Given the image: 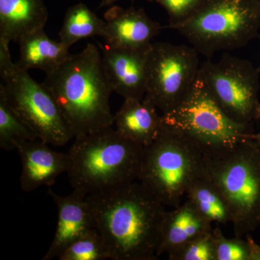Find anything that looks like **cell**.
<instances>
[{"label": "cell", "instance_id": "obj_19", "mask_svg": "<svg viewBox=\"0 0 260 260\" xmlns=\"http://www.w3.org/2000/svg\"><path fill=\"white\" fill-rule=\"evenodd\" d=\"M186 195L199 213L210 223H232V215L223 195L203 173L191 182Z\"/></svg>", "mask_w": 260, "mask_h": 260}, {"label": "cell", "instance_id": "obj_4", "mask_svg": "<svg viewBox=\"0 0 260 260\" xmlns=\"http://www.w3.org/2000/svg\"><path fill=\"white\" fill-rule=\"evenodd\" d=\"M203 174L223 195L236 237L260 224V152L251 140L205 155Z\"/></svg>", "mask_w": 260, "mask_h": 260}, {"label": "cell", "instance_id": "obj_14", "mask_svg": "<svg viewBox=\"0 0 260 260\" xmlns=\"http://www.w3.org/2000/svg\"><path fill=\"white\" fill-rule=\"evenodd\" d=\"M104 38L114 47L139 49L150 47L152 40L164 28L143 9L114 8L105 15Z\"/></svg>", "mask_w": 260, "mask_h": 260}, {"label": "cell", "instance_id": "obj_10", "mask_svg": "<svg viewBox=\"0 0 260 260\" xmlns=\"http://www.w3.org/2000/svg\"><path fill=\"white\" fill-rule=\"evenodd\" d=\"M199 53L192 47L153 43L146 68L144 100L161 114L177 107L190 91L200 70Z\"/></svg>", "mask_w": 260, "mask_h": 260}, {"label": "cell", "instance_id": "obj_15", "mask_svg": "<svg viewBox=\"0 0 260 260\" xmlns=\"http://www.w3.org/2000/svg\"><path fill=\"white\" fill-rule=\"evenodd\" d=\"M158 111L144 99H124L114 115V125L124 138L146 148L153 143L161 128V115Z\"/></svg>", "mask_w": 260, "mask_h": 260}, {"label": "cell", "instance_id": "obj_3", "mask_svg": "<svg viewBox=\"0 0 260 260\" xmlns=\"http://www.w3.org/2000/svg\"><path fill=\"white\" fill-rule=\"evenodd\" d=\"M143 153L112 126L75 137L68 153L70 184L89 195L138 181Z\"/></svg>", "mask_w": 260, "mask_h": 260}, {"label": "cell", "instance_id": "obj_11", "mask_svg": "<svg viewBox=\"0 0 260 260\" xmlns=\"http://www.w3.org/2000/svg\"><path fill=\"white\" fill-rule=\"evenodd\" d=\"M151 46L133 49L99 44L102 53L103 66L113 92L124 99H144L147 61Z\"/></svg>", "mask_w": 260, "mask_h": 260}, {"label": "cell", "instance_id": "obj_18", "mask_svg": "<svg viewBox=\"0 0 260 260\" xmlns=\"http://www.w3.org/2000/svg\"><path fill=\"white\" fill-rule=\"evenodd\" d=\"M19 68L24 70L39 69L46 75L58 69L69 57V48L48 37L44 28L27 34L19 41Z\"/></svg>", "mask_w": 260, "mask_h": 260}, {"label": "cell", "instance_id": "obj_8", "mask_svg": "<svg viewBox=\"0 0 260 260\" xmlns=\"http://www.w3.org/2000/svg\"><path fill=\"white\" fill-rule=\"evenodd\" d=\"M162 121L194 140L211 153L232 148L251 140V124L231 120L210 94L201 73L185 99L170 112L161 114Z\"/></svg>", "mask_w": 260, "mask_h": 260}, {"label": "cell", "instance_id": "obj_26", "mask_svg": "<svg viewBox=\"0 0 260 260\" xmlns=\"http://www.w3.org/2000/svg\"><path fill=\"white\" fill-rule=\"evenodd\" d=\"M246 241L249 246V260H260V246L249 236L246 237Z\"/></svg>", "mask_w": 260, "mask_h": 260}, {"label": "cell", "instance_id": "obj_20", "mask_svg": "<svg viewBox=\"0 0 260 260\" xmlns=\"http://www.w3.org/2000/svg\"><path fill=\"white\" fill-rule=\"evenodd\" d=\"M105 21L94 14L85 5H78L67 12L59 32V41L70 48L81 39L104 35Z\"/></svg>", "mask_w": 260, "mask_h": 260}, {"label": "cell", "instance_id": "obj_16", "mask_svg": "<svg viewBox=\"0 0 260 260\" xmlns=\"http://www.w3.org/2000/svg\"><path fill=\"white\" fill-rule=\"evenodd\" d=\"M48 20L44 0H0V41L18 43L44 28Z\"/></svg>", "mask_w": 260, "mask_h": 260}, {"label": "cell", "instance_id": "obj_22", "mask_svg": "<svg viewBox=\"0 0 260 260\" xmlns=\"http://www.w3.org/2000/svg\"><path fill=\"white\" fill-rule=\"evenodd\" d=\"M59 260H104L110 259L105 243L96 228L75 240L58 258Z\"/></svg>", "mask_w": 260, "mask_h": 260}, {"label": "cell", "instance_id": "obj_6", "mask_svg": "<svg viewBox=\"0 0 260 260\" xmlns=\"http://www.w3.org/2000/svg\"><path fill=\"white\" fill-rule=\"evenodd\" d=\"M257 0H206L184 23L174 27L199 54L210 57L220 51L245 47L258 37Z\"/></svg>", "mask_w": 260, "mask_h": 260}, {"label": "cell", "instance_id": "obj_29", "mask_svg": "<svg viewBox=\"0 0 260 260\" xmlns=\"http://www.w3.org/2000/svg\"><path fill=\"white\" fill-rule=\"evenodd\" d=\"M257 1H259V3H260V0H257Z\"/></svg>", "mask_w": 260, "mask_h": 260}, {"label": "cell", "instance_id": "obj_9", "mask_svg": "<svg viewBox=\"0 0 260 260\" xmlns=\"http://www.w3.org/2000/svg\"><path fill=\"white\" fill-rule=\"evenodd\" d=\"M259 70L250 61L228 54L216 62L207 60L200 66L219 107L231 120L246 125L260 119Z\"/></svg>", "mask_w": 260, "mask_h": 260}, {"label": "cell", "instance_id": "obj_2", "mask_svg": "<svg viewBox=\"0 0 260 260\" xmlns=\"http://www.w3.org/2000/svg\"><path fill=\"white\" fill-rule=\"evenodd\" d=\"M55 99L75 137L113 126L109 99L113 92L99 47L88 43L81 52L70 54L44 83Z\"/></svg>", "mask_w": 260, "mask_h": 260}, {"label": "cell", "instance_id": "obj_13", "mask_svg": "<svg viewBox=\"0 0 260 260\" xmlns=\"http://www.w3.org/2000/svg\"><path fill=\"white\" fill-rule=\"evenodd\" d=\"M49 145L40 140H34L22 143L17 149L22 164L20 188L25 192L42 186H52L56 178L68 172V153L55 151Z\"/></svg>", "mask_w": 260, "mask_h": 260}, {"label": "cell", "instance_id": "obj_12", "mask_svg": "<svg viewBox=\"0 0 260 260\" xmlns=\"http://www.w3.org/2000/svg\"><path fill=\"white\" fill-rule=\"evenodd\" d=\"M49 194L57 208L58 220L54 239L43 260L59 258L72 243L95 228L86 193L73 189L68 196H60L49 189Z\"/></svg>", "mask_w": 260, "mask_h": 260}, {"label": "cell", "instance_id": "obj_5", "mask_svg": "<svg viewBox=\"0 0 260 260\" xmlns=\"http://www.w3.org/2000/svg\"><path fill=\"white\" fill-rule=\"evenodd\" d=\"M205 155L194 140L162 121L157 138L144 148L138 181L164 206L177 208L203 174Z\"/></svg>", "mask_w": 260, "mask_h": 260}, {"label": "cell", "instance_id": "obj_28", "mask_svg": "<svg viewBox=\"0 0 260 260\" xmlns=\"http://www.w3.org/2000/svg\"><path fill=\"white\" fill-rule=\"evenodd\" d=\"M117 0H103L102 2V4H101V6H107V5H109L112 4V3H115ZM150 1V0H149Z\"/></svg>", "mask_w": 260, "mask_h": 260}, {"label": "cell", "instance_id": "obj_7", "mask_svg": "<svg viewBox=\"0 0 260 260\" xmlns=\"http://www.w3.org/2000/svg\"><path fill=\"white\" fill-rule=\"evenodd\" d=\"M0 78V93L35 133L38 140L63 146L75 138L51 92L13 62L9 44L1 41Z\"/></svg>", "mask_w": 260, "mask_h": 260}, {"label": "cell", "instance_id": "obj_21", "mask_svg": "<svg viewBox=\"0 0 260 260\" xmlns=\"http://www.w3.org/2000/svg\"><path fill=\"white\" fill-rule=\"evenodd\" d=\"M38 139L37 135L12 109L3 93H0V148L17 150L25 142Z\"/></svg>", "mask_w": 260, "mask_h": 260}, {"label": "cell", "instance_id": "obj_1", "mask_svg": "<svg viewBox=\"0 0 260 260\" xmlns=\"http://www.w3.org/2000/svg\"><path fill=\"white\" fill-rule=\"evenodd\" d=\"M87 200L110 259L155 260L160 256L167 210L140 181L89 194Z\"/></svg>", "mask_w": 260, "mask_h": 260}, {"label": "cell", "instance_id": "obj_24", "mask_svg": "<svg viewBox=\"0 0 260 260\" xmlns=\"http://www.w3.org/2000/svg\"><path fill=\"white\" fill-rule=\"evenodd\" d=\"M213 237L216 260H249L247 241L242 237L229 239L218 227L213 230Z\"/></svg>", "mask_w": 260, "mask_h": 260}, {"label": "cell", "instance_id": "obj_23", "mask_svg": "<svg viewBox=\"0 0 260 260\" xmlns=\"http://www.w3.org/2000/svg\"><path fill=\"white\" fill-rule=\"evenodd\" d=\"M170 260H216L213 231L200 236L169 254Z\"/></svg>", "mask_w": 260, "mask_h": 260}, {"label": "cell", "instance_id": "obj_25", "mask_svg": "<svg viewBox=\"0 0 260 260\" xmlns=\"http://www.w3.org/2000/svg\"><path fill=\"white\" fill-rule=\"evenodd\" d=\"M162 5L169 17L167 28L172 29L184 23L198 11L206 0H154Z\"/></svg>", "mask_w": 260, "mask_h": 260}, {"label": "cell", "instance_id": "obj_17", "mask_svg": "<svg viewBox=\"0 0 260 260\" xmlns=\"http://www.w3.org/2000/svg\"><path fill=\"white\" fill-rule=\"evenodd\" d=\"M211 224L188 199L174 210L166 211L160 256L165 253L169 255L186 243L211 232Z\"/></svg>", "mask_w": 260, "mask_h": 260}, {"label": "cell", "instance_id": "obj_27", "mask_svg": "<svg viewBox=\"0 0 260 260\" xmlns=\"http://www.w3.org/2000/svg\"><path fill=\"white\" fill-rule=\"evenodd\" d=\"M251 140L255 143L256 147L259 149L260 152V133H256V134H253L251 136Z\"/></svg>", "mask_w": 260, "mask_h": 260}]
</instances>
